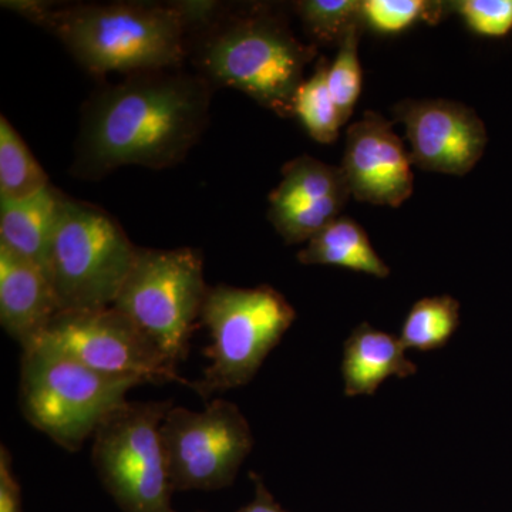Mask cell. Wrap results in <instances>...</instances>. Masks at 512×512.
<instances>
[{"label": "cell", "mask_w": 512, "mask_h": 512, "mask_svg": "<svg viewBox=\"0 0 512 512\" xmlns=\"http://www.w3.org/2000/svg\"><path fill=\"white\" fill-rule=\"evenodd\" d=\"M212 84L175 69L134 73L84 104L73 177L97 181L127 165L180 164L210 123Z\"/></svg>", "instance_id": "6da1fadb"}, {"label": "cell", "mask_w": 512, "mask_h": 512, "mask_svg": "<svg viewBox=\"0 0 512 512\" xmlns=\"http://www.w3.org/2000/svg\"><path fill=\"white\" fill-rule=\"evenodd\" d=\"M33 23L55 35L94 76L177 69L191 29L181 3H47Z\"/></svg>", "instance_id": "7a4b0ae2"}, {"label": "cell", "mask_w": 512, "mask_h": 512, "mask_svg": "<svg viewBox=\"0 0 512 512\" xmlns=\"http://www.w3.org/2000/svg\"><path fill=\"white\" fill-rule=\"evenodd\" d=\"M205 29L195 49L201 76L247 94L276 116L293 117L295 94L318 47L301 42L271 6L218 16Z\"/></svg>", "instance_id": "3957f363"}, {"label": "cell", "mask_w": 512, "mask_h": 512, "mask_svg": "<svg viewBox=\"0 0 512 512\" xmlns=\"http://www.w3.org/2000/svg\"><path fill=\"white\" fill-rule=\"evenodd\" d=\"M140 384L144 383L133 377L103 375L45 340H37L23 350L20 409L36 430L76 453Z\"/></svg>", "instance_id": "277c9868"}, {"label": "cell", "mask_w": 512, "mask_h": 512, "mask_svg": "<svg viewBox=\"0 0 512 512\" xmlns=\"http://www.w3.org/2000/svg\"><path fill=\"white\" fill-rule=\"evenodd\" d=\"M137 248L106 211L60 192L46 271L60 312L113 306Z\"/></svg>", "instance_id": "5b68a950"}, {"label": "cell", "mask_w": 512, "mask_h": 512, "mask_svg": "<svg viewBox=\"0 0 512 512\" xmlns=\"http://www.w3.org/2000/svg\"><path fill=\"white\" fill-rule=\"evenodd\" d=\"M295 319L291 303L272 286H212L201 313L212 340L204 352L210 365L191 389L208 399L251 382Z\"/></svg>", "instance_id": "8992f818"}, {"label": "cell", "mask_w": 512, "mask_h": 512, "mask_svg": "<svg viewBox=\"0 0 512 512\" xmlns=\"http://www.w3.org/2000/svg\"><path fill=\"white\" fill-rule=\"evenodd\" d=\"M208 289L200 249L138 247L113 306L178 367L190 352Z\"/></svg>", "instance_id": "52a82bcc"}, {"label": "cell", "mask_w": 512, "mask_h": 512, "mask_svg": "<svg viewBox=\"0 0 512 512\" xmlns=\"http://www.w3.org/2000/svg\"><path fill=\"white\" fill-rule=\"evenodd\" d=\"M171 402H127L93 436L97 476L124 512H177L161 440Z\"/></svg>", "instance_id": "ba28073f"}, {"label": "cell", "mask_w": 512, "mask_h": 512, "mask_svg": "<svg viewBox=\"0 0 512 512\" xmlns=\"http://www.w3.org/2000/svg\"><path fill=\"white\" fill-rule=\"evenodd\" d=\"M161 440L174 491H214L234 483L254 447L247 417L217 397L201 412L171 406Z\"/></svg>", "instance_id": "9c48e42d"}, {"label": "cell", "mask_w": 512, "mask_h": 512, "mask_svg": "<svg viewBox=\"0 0 512 512\" xmlns=\"http://www.w3.org/2000/svg\"><path fill=\"white\" fill-rule=\"evenodd\" d=\"M107 376L143 383L175 382L191 387L160 349L114 306L57 313L42 338Z\"/></svg>", "instance_id": "30bf717a"}, {"label": "cell", "mask_w": 512, "mask_h": 512, "mask_svg": "<svg viewBox=\"0 0 512 512\" xmlns=\"http://www.w3.org/2000/svg\"><path fill=\"white\" fill-rule=\"evenodd\" d=\"M392 114L406 128L413 167L464 177L484 156V121L460 101L404 99L394 104Z\"/></svg>", "instance_id": "8fae6325"}, {"label": "cell", "mask_w": 512, "mask_h": 512, "mask_svg": "<svg viewBox=\"0 0 512 512\" xmlns=\"http://www.w3.org/2000/svg\"><path fill=\"white\" fill-rule=\"evenodd\" d=\"M350 198L340 165L302 154L282 168L281 183L269 194L268 220L285 244H306L342 217Z\"/></svg>", "instance_id": "7c38bea8"}, {"label": "cell", "mask_w": 512, "mask_h": 512, "mask_svg": "<svg viewBox=\"0 0 512 512\" xmlns=\"http://www.w3.org/2000/svg\"><path fill=\"white\" fill-rule=\"evenodd\" d=\"M412 167L410 153L394 133L392 121L369 110L350 124L340 168L353 200L379 207H402L413 195Z\"/></svg>", "instance_id": "4fadbf2b"}, {"label": "cell", "mask_w": 512, "mask_h": 512, "mask_svg": "<svg viewBox=\"0 0 512 512\" xmlns=\"http://www.w3.org/2000/svg\"><path fill=\"white\" fill-rule=\"evenodd\" d=\"M60 312L49 278L40 266L0 244V325L22 346L32 348Z\"/></svg>", "instance_id": "5bb4252c"}, {"label": "cell", "mask_w": 512, "mask_h": 512, "mask_svg": "<svg viewBox=\"0 0 512 512\" xmlns=\"http://www.w3.org/2000/svg\"><path fill=\"white\" fill-rule=\"evenodd\" d=\"M416 373L399 336L369 323L357 325L343 346L342 377L348 397L373 396L389 377L406 379Z\"/></svg>", "instance_id": "9a60e30c"}, {"label": "cell", "mask_w": 512, "mask_h": 512, "mask_svg": "<svg viewBox=\"0 0 512 512\" xmlns=\"http://www.w3.org/2000/svg\"><path fill=\"white\" fill-rule=\"evenodd\" d=\"M60 191L53 185L23 200H0V244L47 271Z\"/></svg>", "instance_id": "2e32d148"}, {"label": "cell", "mask_w": 512, "mask_h": 512, "mask_svg": "<svg viewBox=\"0 0 512 512\" xmlns=\"http://www.w3.org/2000/svg\"><path fill=\"white\" fill-rule=\"evenodd\" d=\"M302 265L338 266L384 279L390 268L380 258L362 225L349 217H339L306 242L296 255Z\"/></svg>", "instance_id": "e0dca14e"}, {"label": "cell", "mask_w": 512, "mask_h": 512, "mask_svg": "<svg viewBox=\"0 0 512 512\" xmlns=\"http://www.w3.org/2000/svg\"><path fill=\"white\" fill-rule=\"evenodd\" d=\"M49 175L16 128L0 116V200L16 201L50 187Z\"/></svg>", "instance_id": "ac0fdd59"}, {"label": "cell", "mask_w": 512, "mask_h": 512, "mask_svg": "<svg viewBox=\"0 0 512 512\" xmlns=\"http://www.w3.org/2000/svg\"><path fill=\"white\" fill-rule=\"evenodd\" d=\"M460 325V302L450 295L417 301L404 319L400 342L404 348L430 352L443 348Z\"/></svg>", "instance_id": "d6986e66"}, {"label": "cell", "mask_w": 512, "mask_h": 512, "mask_svg": "<svg viewBox=\"0 0 512 512\" xmlns=\"http://www.w3.org/2000/svg\"><path fill=\"white\" fill-rule=\"evenodd\" d=\"M329 60L320 57L315 73L301 84L293 100V117L306 133L319 144H333L339 138L340 120L338 107L328 86Z\"/></svg>", "instance_id": "ffe728a7"}, {"label": "cell", "mask_w": 512, "mask_h": 512, "mask_svg": "<svg viewBox=\"0 0 512 512\" xmlns=\"http://www.w3.org/2000/svg\"><path fill=\"white\" fill-rule=\"evenodd\" d=\"M292 8L313 45H340L350 29L363 22L362 0H299Z\"/></svg>", "instance_id": "44dd1931"}, {"label": "cell", "mask_w": 512, "mask_h": 512, "mask_svg": "<svg viewBox=\"0 0 512 512\" xmlns=\"http://www.w3.org/2000/svg\"><path fill=\"white\" fill-rule=\"evenodd\" d=\"M450 13V2L439 0H362L366 28L380 35H397L417 22L439 25Z\"/></svg>", "instance_id": "7402d4cb"}, {"label": "cell", "mask_w": 512, "mask_h": 512, "mask_svg": "<svg viewBox=\"0 0 512 512\" xmlns=\"http://www.w3.org/2000/svg\"><path fill=\"white\" fill-rule=\"evenodd\" d=\"M365 23L353 26L338 46V55L329 64L328 86L343 124L352 119L362 94L363 73L359 60V43Z\"/></svg>", "instance_id": "603a6c76"}, {"label": "cell", "mask_w": 512, "mask_h": 512, "mask_svg": "<svg viewBox=\"0 0 512 512\" xmlns=\"http://www.w3.org/2000/svg\"><path fill=\"white\" fill-rule=\"evenodd\" d=\"M450 10L478 36L505 37L512 32V0H457Z\"/></svg>", "instance_id": "cb8c5ba5"}, {"label": "cell", "mask_w": 512, "mask_h": 512, "mask_svg": "<svg viewBox=\"0 0 512 512\" xmlns=\"http://www.w3.org/2000/svg\"><path fill=\"white\" fill-rule=\"evenodd\" d=\"M8 447H0V512H22L20 484Z\"/></svg>", "instance_id": "d4e9b609"}, {"label": "cell", "mask_w": 512, "mask_h": 512, "mask_svg": "<svg viewBox=\"0 0 512 512\" xmlns=\"http://www.w3.org/2000/svg\"><path fill=\"white\" fill-rule=\"evenodd\" d=\"M251 480L255 488L254 500L245 505V507H242L238 512H289L276 503L274 495L269 493L261 476L251 473Z\"/></svg>", "instance_id": "484cf974"}]
</instances>
